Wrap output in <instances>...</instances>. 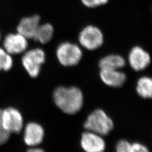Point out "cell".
I'll return each instance as SVG.
<instances>
[{"instance_id": "cell-1", "label": "cell", "mask_w": 152, "mask_h": 152, "mask_svg": "<svg viewBox=\"0 0 152 152\" xmlns=\"http://www.w3.org/2000/svg\"><path fill=\"white\" fill-rule=\"evenodd\" d=\"M56 105L66 114H74L79 112L83 106V96L77 87H57L53 94Z\"/></svg>"}, {"instance_id": "cell-2", "label": "cell", "mask_w": 152, "mask_h": 152, "mask_svg": "<svg viewBox=\"0 0 152 152\" xmlns=\"http://www.w3.org/2000/svg\"><path fill=\"white\" fill-rule=\"evenodd\" d=\"M84 127L89 131L103 136L108 135L113 130L114 124L104 110L96 109L88 115Z\"/></svg>"}, {"instance_id": "cell-3", "label": "cell", "mask_w": 152, "mask_h": 152, "mask_svg": "<svg viewBox=\"0 0 152 152\" xmlns=\"http://www.w3.org/2000/svg\"><path fill=\"white\" fill-rule=\"evenodd\" d=\"M58 60L65 66L76 65L81 61L82 52L80 48L75 44L65 42L59 45L56 51Z\"/></svg>"}, {"instance_id": "cell-4", "label": "cell", "mask_w": 152, "mask_h": 152, "mask_svg": "<svg viewBox=\"0 0 152 152\" xmlns=\"http://www.w3.org/2000/svg\"><path fill=\"white\" fill-rule=\"evenodd\" d=\"M46 55L42 49H32L24 55L22 64L29 75L36 78L39 74L41 66L45 61Z\"/></svg>"}, {"instance_id": "cell-5", "label": "cell", "mask_w": 152, "mask_h": 152, "mask_svg": "<svg viewBox=\"0 0 152 152\" xmlns=\"http://www.w3.org/2000/svg\"><path fill=\"white\" fill-rule=\"evenodd\" d=\"M78 40L82 46L85 49L95 50L103 44V34L98 27L88 26L82 30L79 34Z\"/></svg>"}, {"instance_id": "cell-6", "label": "cell", "mask_w": 152, "mask_h": 152, "mask_svg": "<svg viewBox=\"0 0 152 152\" xmlns=\"http://www.w3.org/2000/svg\"><path fill=\"white\" fill-rule=\"evenodd\" d=\"M2 124L4 129L10 134L19 133L23 126V119L18 110L7 108L2 110Z\"/></svg>"}, {"instance_id": "cell-7", "label": "cell", "mask_w": 152, "mask_h": 152, "mask_svg": "<svg viewBox=\"0 0 152 152\" xmlns=\"http://www.w3.org/2000/svg\"><path fill=\"white\" fill-rule=\"evenodd\" d=\"M81 145L85 152H104L105 149L102 136L89 131L82 135Z\"/></svg>"}, {"instance_id": "cell-8", "label": "cell", "mask_w": 152, "mask_h": 152, "mask_svg": "<svg viewBox=\"0 0 152 152\" xmlns=\"http://www.w3.org/2000/svg\"><path fill=\"white\" fill-rule=\"evenodd\" d=\"M151 56L141 47L135 46L131 50L129 55V61L131 67L136 71L146 69L151 63Z\"/></svg>"}, {"instance_id": "cell-9", "label": "cell", "mask_w": 152, "mask_h": 152, "mask_svg": "<svg viewBox=\"0 0 152 152\" xmlns=\"http://www.w3.org/2000/svg\"><path fill=\"white\" fill-rule=\"evenodd\" d=\"M4 46L9 54H20L27 48V39L18 33L9 34L4 39Z\"/></svg>"}, {"instance_id": "cell-10", "label": "cell", "mask_w": 152, "mask_h": 152, "mask_svg": "<svg viewBox=\"0 0 152 152\" xmlns=\"http://www.w3.org/2000/svg\"><path fill=\"white\" fill-rule=\"evenodd\" d=\"M45 132L43 127L37 123L31 122L26 126L24 134L25 143L30 147H36L44 139Z\"/></svg>"}, {"instance_id": "cell-11", "label": "cell", "mask_w": 152, "mask_h": 152, "mask_svg": "<svg viewBox=\"0 0 152 152\" xmlns=\"http://www.w3.org/2000/svg\"><path fill=\"white\" fill-rule=\"evenodd\" d=\"M39 22L40 16L38 15L24 18L17 27L18 33L27 39L33 38L39 26Z\"/></svg>"}, {"instance_id": "cell-12", "label": "cell", "mask_w": 152, "mask_h": 152, "mask_svg": "<svg viewBox=\"0 0 152 152\" xmlns=\"http://www.w3.org/2000/svg\"><path fill=\"white\" fill-rule=\"evenodd\" d=\"M100 77L105 85L110 87H121L126 80V75L119 70L101 69Z\"/></svg>"}, {"instance_id": "cell-13", "label": "cell", "mask_w": 152, "mask_h": 152, "mask_svg": "<svg viewBox=\"0 0 152 152\" xmlns=\"http://www.w3.org/2000/svg\"><path fill=\"white\" fill-rule=\"evenodd\" d=\"M125 65L124 58L119 55H107L100 59L99 66L100 69L120 70Z\"/></svg>"}, {"instance_id": "cell-14", "label": "cell", "mask_w": 152, "mask_h": 152, "mask_svg": "<svg viewBox=\"0 0 152 152\" xmlns=\"http://www.w3.org/2000/svg\"><path fill=\"white\" fill-rule=\"evenodd\" d=\"M54 35V28L49 23L39 25L33 39L42 44L48 43Z\"/></svg>"}, {"instance_id": "cell-15", "label": "cell", "mask_w": 152, "mask_h": 152, "mask_svg": "<svg viewBox=\"0 0 152 152\" xmlns=\"http://www.w3.org/2000/svg\"><path fill=\"white\" fill-rule=\"evenodd\" d=\"M136 91L142 98H152V79L148 77H142L139 78L137 82Z\"/></svg>"}, {"instance_id": "cell-16", "label": "cell", "mask_w": 152, "mask_h": 152, "mask_svg": "<svg viewBox=\"0 0 152 152\" xmlns=\"http://www.w3.org/2000/svg\"><path fill=\"white\" fill-rule=\"evenodd\" d=\"M13 61L11 55L5 49L0 48V71H7L12 66Z\"/></svg>"}, {"instance_id": "cell-17", "label": "cell", "mask_w": 152, "mask_h": 152, "mask_svg": "<svg viewBox=\"0 0 152 152\" xmlns=\"http://www.w3.org/2000/svg\"><path fill=\"white\" fill-rule=\"evenodd\" d=\"M2 110L0 109V145H3L9 140L10 134L6 131L2 124Z\"/></svg>"}, {"instance_id": "cell-18", "label": "cell", "mask_w": 152, "mask_h": 152, "mask_svg": "<svg viewBox=\"0 0 152 152\" xmlns=\"http://www.w3.org/2000/svg\"><path fill=\"white\" fill-rule=\"evenodd\" d=\"M131 144L125 140H122L118 142L116 145V152H129L130 150Z\"/></svg>"}, {"instance_id": "cell-19", "label": "cell", "mask_w": 152, "mask_h": 152, "mask_svg": "<svg viewBox=\"0 0 152 152\" xmlns=\"http://www.w3.org/2000/svg\"><path fill=\"white\" fill-rule=\"evenodd\" d=\"M129 152H149V151L145 145L139 142H135L131 144Z\"/></svg>"}, {"instance_id": "cell-20", "label": "cell", "mask_w": 152, "mask_h": 152, "mask_svg": "<svg viewBox=\"0 0 152 152\" xmlns=\"http://www.w3.org/2000/svg\"><path fill=\"white\" fill-rule=\"evenodd\" d=\"M82 2L87 7H95L97 5L95 0H81Z\"/></svg>"}, {"instance_id": "cell-21", "label": "cell", "mask_w": 152, "mask_h": 152, "mask_svg": "<svg viewBox=\"0 0 152 152\" xmlns=\"http://www.w3.org/2000/svg\"><path fill=\"white\" fill-rule=\"evenodd\" d=\"M27 152H45L43 149L37 148H30L27 151Z\"/></svg>"}, {"instance_id": "cell-22", "label": "cell", "mask_w": 152, "mask_h": 152, "mask_svg": "<svg viewBox=\"0 0 152 152\" xmlns=\"http://www.w3.org/2000/svg\"><path fill=\"white\" fill-rule=\"evenodd\" d=\"M95 1L97 6L106 4L108 2V0H95Z\"/></svg>"}, {"instance_id": "cell-23", "label": "cell", "mask_w": 152, "mask_h": 152, "mask_svg": "<svg viewBox=\"0 0 152 152\" xmlns=\"http://www.w3.org/2000/svg\"><path fill=\"white\" fill-rule=\"evenodd\" d=\"M0 39H1V33H0Z\"/></svg>"}]
</instances>
